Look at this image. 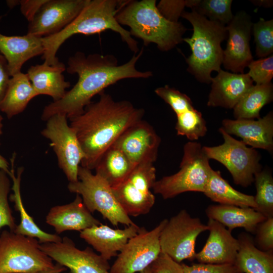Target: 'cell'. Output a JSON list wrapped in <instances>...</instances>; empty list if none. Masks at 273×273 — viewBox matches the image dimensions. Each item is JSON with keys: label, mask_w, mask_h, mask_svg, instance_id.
<instances>
[{"label": "cell", "mask_w": 273, "mask_h": 273, "mask_svg": "<svg viewBox=\"0 0 273 273\" xmlns=\"http://www.w3.org/2000/svg\"><path fill=\"white\" fill-rule=\"evenodd\" d=\"M205 213L209 219L219 222L231 232L242 228L254 233L258 224L267 218L252 208L222 204L209 205Z\"/></svg>", "instance_id": "26"}, {"label": "cell", "mask_w": 273, "mask_h": 273, "mask_svg": "<svg viewBox=\"0 0 273 273\" xmlns=\"http://www.w3.org/2000/svg\"><path fill=\"white\" fill-rule=\"evenodd\" d=\"M37 95L27 74L18 73L11 76L5 94L0 101V111L8 118L22 112Z\"/></svg>", "instance_id": "28"}, {"label": "cell", "mask_w": 273, "mask_h": 273, "mask_svg": "<svg viewBox=\"0 0 273 273\" xmlns=\"http://www.w3.org/2000/svg\"><path fill=\"white\" fill-rule=\"evenodd\" d=\"M218 131L223 138V143L214 147L203 146L206 155L209 159H214L223 165L236 185L248 187L254 182V175L261 170L260 155L255 149L234 139L222 127Z\"/></svg>", "instance_id": "9"}, {"label": "cell", "mask_w": 273, "mask_h": 273, "mask_svg": "<svg viewBox=\"0 0 273 273\" xmlns=\"http://www.w3.org/2000/svg\"><path fill=\"white\" fill-rule=\"evenodd\" d=\"M88 0H48L29 22L27 34L45 37L56 34L79 15Z\"/></svg>", "instance_id": "16"}, {"label": "cell", "mask_w": 273, "mask_h": 273, "mask_svg": "<svg viewBox=\"0 0 273 273\" xmlns=\"http://www.w3.org/2000/svg\"><path fill=\"white\" fill-rule=\"evenodd\" d=\"M7 173L0 170V229L8 226L14 231L16 224L8 202L10 190V181Z\"/></svg>", "instance_id": "37"}, {"label": "cell", "mask_w": 273, "mask_h": 273, "mask_svg": "<svg viewBox=\"0 0 273 273\" xmlns=\"http://www.w3.org/2000/svg\"><path fill=\"white\" fill-rule=\"evenodd\" d=\"M273 100L271 82L253 85L233 108L236 119H258L261 109Z\"/></svg>", "instance_id": "31"}, {"label": "cell", "mask_w": 273, "mask_h": 273, "mask_svg": "<svg viewBox=\"0 0 273 273\" xmlns=\"http://www.w3.org/2000/svg\"><path fill=\"white\" fill-rule=\"evenodd\" d=\"M55 265L36 239L10 230L1 232L0 273H37Z\"/></svg>", "instance_id": "7"}, {"label": "cell", "mask_w": 273, "mask_h": 273, "mask_svg": "<svg viewBox=\"0 0 273 273\" xmlns=\"http://www.w3.org/2000/svg\"><path fill=\"white\" fill-rule=\"evenodd\" d=\"M160 143L153 126L142 119L126 129L112 146L123 152L135 166L143 163H154Z\"/></svg>", "instance_id": "17"}, {"label": "cell", "mask_w": 273, "mask_h": 273, "mask_svg": "<svg viewBox=\"0 0 273 273\" xmlns=\"http://www.w3.org/2000/svg\"><path fill=\"white\" fill-rule=\"evenodd\" d=\"M140 272V273H152L150 266L146 268L145 269H144V270H143Z\"/></svg>", "instance_id": "50"}, {"label": "cell", "mask_w": 273, "mask_h": 273, "mask_svg": "<svg viewBox=\"0 0 273 273\" xmlns=\"http://www.w3.org/2000/svg\"><path fill=\"white\" fill-rule=\"evenodd\" d=\"M253 24L251 16L241 10L226 25L227 42L222 64L226 70L244 73L245 67L253 60L250 46Z\"/></svg>", "instance_id": "15"}, {"label": "cell", "mask_w": 273, "mask_h": 273, "mask_svg": "<svg viewBox=\"0 0 273 273\" xmlns=\"http://www.w3.org/2000/svg\"><path fill=\"white\" fill-rule=\"evenodd\" d=\"M143 49L134 54L126 63L118 65L113 55L89 54L76 52L68 61L67 72L78 76L73 87L66 92L60 100L46 106L42 111L41 119L47 121L56 114H65L69 119L84 111L92 99L109 86L127 78H148L153 76L150 71L136 69V64L142 55Z\"/></svg>", "instance_id": "1"}, {"label": "cell", "mask_w": 273, "mask_h": 273, "mask_svg": "<svg viewBox=\"0 0 273 273\" xmlns=\"http://www.w3.org/2000/svg\"><path fill=\"white\" fill-rule=\"evenodd\" d=\"M186 7L185 1L162 0L157 5L161 14L167 20L177 22Z\"/></svg>", "instance_id": "41"}, {"label": "cell", "mask_w": 273, "mask_h": 273, "mask_svg": "<svg viewBox=\"0 0 273 273\" xmlns=\"http://www.w3.org/2000/svg\"><path fill=\"white\" fill-rule=\"evenodd\" d=\"M252 30L256 45V55L263 58L273 52V19L265 20L260 18L253 24Z\"/></svg>", "instance_id": "35"}, {"label": "cell", "mask_w": 273, "mask_h": 273, "mask_svg": "<svg viewBox=\"0 0 273 273\" xmlns=\"http://www.w3.org/2000/svg\"><path fill=\"white\" fill-rule=\"evenodd\" d=\"M128 1L88 0L79 15L59 32L42 37L44 63L54 65L59 62L56 53L61 46L73 35H92L111 30L119 34L134 54L139 51L138 42L129 31L116 21V15Z\"/></svg>", "instance_id": "3"}, {"label": "cell", "mask_w": 273, "mask_h": 273, "mask_svg": "<svg viewBox=\"0 0 273 273\" xmlns=\"http://www.w3.org/2000/svg\"><path fill=\"white\" fill-rule=\"evenodd\" d=\"M11 77L7 62L0 53V101L5 94Z\"/></svg>", "instance_id": "44"}, {"label": "cell", "mask_w": 273, "mask_h": 273, "mask_svg": "<svg viewBox=\"0 0 273 273\" xmlns=\"http://www.w3.org/2000/svg\"><path fill=\"white\" fill-rule=\"evenodd\" d=\"M232 3V0H198L191 10L210 21L226 26L234 17Z\"/></svg>", "instance_id": "34"}, {"label": "cell", "mask_w": 273, "mask_h": 273, "mask_svg": "<svg viewBox=\"0 0 273 273\" xmlns=\"http://www.w3.org/2000/svg\"><path fill=\"white\" fill-rule=\"evenodd\" d=\"M167 219H164L153 229L141 227L130 238L111 266V273H135L149 266L161 253L160 236Z\"/></svg>", "instance_id": "13"}, {"label": "cell", "mask_w": 273, "mask_h": 273, "mask_svg": "<svg viewBox=\"0 0 273 273\" xmlns=\"http://www.w3.org/2000/svg\"><path fill=\"white\" fill-rule=\"evenodd\" d=\"M184 273H242L234 264L181 263Z\"/></svg>", "instance_id": "40"}, {"label": "cell", "mask_w": 273, "mask_h": 273, "mask_svg": "<svg viewBox=\"0 0 273 273\" xmlns=\"http://www.w3.org/2000/svg\"><path fill=\"white\" fill-rule=\"evenodd\" d=\"M40 248L52 260L68 268L70 273H111L108 260L89 247L77 248L68 237L59 242L40 244Z\"/></svg>", "instance_id": "14"}, {"label": "cell", "mask_w": 273, "mask_h": 273, "mask_svg": "<svg viewBox=\"0 0 273 273\" xmlns=\"http://www.w3.org/2000/svg\"><path fill=\"white\" fill-rule=\"evenodd\" d=\"M116 19L120 25L129 26L131 35L141 39L145 46L154 43L162 52L181 43L187 30L181 23L165 18L157 8L156 0H129L117 13Z\"/></svg>", "instance_id": "4"}, {"label": "cell", "mask_w": 273, "mask_h": 273, "mask_svg": "<svg viewBox=\"0 0 273 273\" xmlns=\"http://www.w3.org/2000/svg\"><path fill=\"white\" fill-rule=\"evenodd\" d=\"M19 1H7V3L9 7L12 8L18 4H19Z\"/></svg>", "instance_id": "48"}, {"label": "cell", "mask_w": 273, "mask_h": 273, "mask_svg": "<svg viewBox=\"0 0 273 273\" xmlns=\"http://www.w3.org/2000/svg\"><path fill=\"white\" fill-rule=\"evenodd\" d=\"M247 73L255 84H266L271 82L273 77L272 54L257 60H253L248 66Z\"/></svg>", "instance_id": "38"}, {"label": "cell", "mask_w": 273, "mask_h": 273, "mask_svg": "<svg viewBox=\"0 0 273 273\" xmlns=\"http://www.w3.org/2000/svg\"><path fill=\"white\" fill-rule=\"evenodd\" d=\"M237 239L240 247L235 265L242 273H273V250L259 249L253 238L245 233Z\"/></svg>", "instance_id": "27"}, {"label": "cell", "mask_w": 273, "mask_h": 273, "mask_svg": "<svg viewBox=\"0 0 273 273\" xmlns=\"http://www.w3.org/2000/svg\"><path fill=\"white\" fill-rule=\"evenodd\" d=\"M209 160L200 143H187L184 147L179 170L156 180L152 188L154 193L164 199L187 192L203 193L212 169Z\"/></svg>", "instance_id": "6"}, {"label": "cell", "mask_w": 273, "mask_h": 273, "mask_svg": "<svg viewBox=\"0 0 273 273\" xmlns=\"http://www.w3.org/2000/svg\"><path fill=\"white\" fill-rule=\"evenodd\" d=\"M41 134L51 141L58 165L70 183L78 180V171L85 155L74 129L65 114H56L47 120Z\"/></svg>", "instance_id": "12"}, {"label": "cell", "mask_w": 273, "mask_h": 273, "mask_svg": "<svg viewBox=\"0 0 273 273\" xmlns=\"http://www.w3.org/2000/svg\"><path fill=\"white\" fill-rule=\"evenodd\" d=\"M141 227L136 224L123 229H114L101 224L80 232V237L100 253L103 258L109 260L117 256L128 241L135 236Z\"/></svg>", "instance_id": "21"}, {"label": "cell", "mask_w": 273, "mask_h": 273, "mask_svg": "<svg viewBox=\"0 0 273 273\" xmlns=\"http://www.w3.org/2000/svg\"><path fill=\"white\" fill-rule=\"evenodd\" d=\"M207 105L233 109L254 84L247 73H235L221 69L211 79Z\"/></svg>", "instance_id": "20"}, {"label": "cell", "mask_w": 273, "mask_h": 273, "mask_svg": "<svg viewBox=\"0 0 273 273\" xmlns=\"http://www.w3.org/2000/svg\"><path fill=\"white\" fill-rule=\"evenodd\" d=\"M3 120V117L2 116V115H0V135L3 133V125L2 123Z\"/></svg>", "instance_id": "49"}, {"label": "cell", "mask_w": 273, "mask_h": 273, "mask_svg": "<svg viewBox=\"0 0 273 273\" xmlns=\"http://www.w3.org/2000/svg\"><path fill=\"white\" fill-rule=\"evenodd\" d=\"M46 222L53 226L58 234L68 231L81 232L102 224L93 216L81 196L77 194L72 202L51 208L46 216Z\"/></svg>", "instance_id": "22"}, {"label": "cell", "mask_w": 273, "mask_h": 273, "mask_svg": "<svg viewBox=\"0 0 273 273\" xmlns=\"http://www.w3.org/2000/svg\"><path fill=\"white\" fill-rule=\"evenodd\" d=\"M134 167L123 152L112 146L102 154L94 169L112 188L122 182Z\"/></svg>", "instance_id": "30"}, {"label": "cell", "mask_w": 273, "mask_h": 273, "mask_svg": "<svg viewBox=\"0 0 273 273\" xmlns=\"http://www.w3.org/2000/svg\"><path fill=\"white\" fill-rule=\"evenodd\" d=\"M48 0L19 1L20 10L29 22H31L41 7Z\"/></svg>", "instance_id": "43"}, {"label": "cell", "mask_w": 273, "mask_h": 273, "mask_svg": "<svg viewBox=\"0 0 273 273\" xmlns=\"http://www.w3.org/2000/svg\"><path fill=\"white\" fill-rule=\"evenodd\" d=\"M255 246L264 251L273 250V217L267 218L258 224L255 231Z\"/></svg>", "instance_id": "39"}, {"label": "cell", "mask_w": 273, "mask_h": 273, "mask_svg": "<svg viewBox=\"0 0 273 273\" xmlns=\"http://www.w3.org/2000/svg\"><path fill=\"white\" fill-rule=\"evenodd\" d=\"M65 70V65L60 62L54 65L43 63L30 66L26 74L37 96H49L55 102L64 97L66 89L70 86L63 74Z\"/></svg>", "instance_id": "24"}, {"label": "cell", "mask_w": 273, "mask_h": 273, "mask_svg": "<svg viewBox=\"0 0 273 273\" xmlns=\"http://www.w3.org/2000/svg\"><path fill=\"white\" fill-rule=\"evenodd\" d=\"M181 17L192 25L191 37L183 38L192 51L186 59L187 71L200 82L211 83L212 72L221 69L223 52L221 43L228 37L226 26L208 20L194 10L184 11Z\"/></svg>", "instance_id": "5"}, {"label": "cell", "mask_w": 273, "mask_h": 273, "mask_svg": "<svg viewBox=\"0 0 273 273\" xmlns=\"http://www.w3.org/2000/svg\"><path fill=\"white\" fill-rule=\"evenodd\" d=\"M44 52L42 37L29 34L8 36L0 33V53L6 59L11 76L21 72L28 60Z\"/></svg>", "instance_id": "23"}, {"label": "cell", "mask_w": 273, "mask_h": 273, "mask_svg": "<svg viewBox=\"0 0 273 273\" xmlns=\"http://www.w3.org/2000/svg\"><path fill=\"white\" fill-rule=\"evenodd\" d=\"M222 128L228 134L242 139L246 145L254 149L273 150V113L268 112L262 118L254 119H224Z\"/></svg>", "instance_id": "19"}, {"label": "cell", "mask_w": 273, "mask_h": 273, "mask_svg": "<svg viewBox=\"0 0 273 273\" xmlns=\"http://www.w3.org/2000/svg\"><path fill=\"white\" fill-rule=\"evenodd\" d=\"M208 231L207 225L199 218L193 217L185 209L171 217L161 231V252L181 263L184 260L195 259L196 242L201 233Z\"/></svg>", "instance_id": "10"}, {"label": "cell", "mask_w": 273, "mask_h": 273, "mask_svg": "<svg viewBox=\"0 0 273 273\" xmlns=\"http://www.w3.org/2000/svg\"><path fill=\"white\" fill-rule=\"evenodd\" d=\"M99 100L91 102L81 114L70 119L85 157L82 167L94 169L102 154L112 147L129 127L143 119V109L129 101H115L104 92Z\"/></svg>", "instance_id": "2"}, {"label": "cell", "mask_w": 273, "mask_h": 273, "mask_svg": "<svg viewBox=\"0 0 273 273\" xmlns=\"http://www.w3.org/2000/svg\"><path fill=\"white\" fill-rule=\"evenodd\" d=\"M66 270V268L61 265L57 263L55 266L51 268L46 269L37 273H61Z\"/></svg>", "instance_id": "45"}, {"label": "cell", "mask_w": 273, "mask_h": 273, "mask_svg": "<svg viewBox=\"0 0 273 273\" xmlns=\"http://www.w3.org/2000/svg\"><path fill=\"white\" fill-rule=\"evenodd\" d=\"M155 94L168 104L176 115L194 108L191 99L173 87L165 85L155 89Z\"/></svg>", "instance_id": "36"}, {"label": "cell", "mask_w": 273, "mask_h": 273, "mask_svg": "<svg viewBox=\"0 0 273 273\" xmlns=\"http://www.w3.org/2000/svg\"><path fill=\"white\" fill-rule=\"evenodd\" d=\"M204 194L219 204L240 207L256 208L254 196L247 195L233 188L222 177L219 171L211 170Z\"/></svg>", "instance_id": "29"}, {"label": "cell", "mask_w": 273, "mask_h": 273, "mask_svg": "<svg viewBox=\"0 0 273 273\" xmlns=\"http://www.w3.org/2000/svg\"><path fill=\"white\" fill-rule=\"evenodd\" d=\"M1 18H2V17H1V16H0V20L1 19Z\"/></svg>", "instance_id": "51"}, {"label": "cell", "mask_w": 273, "mask_h": 273, "mask_svg": "<svg viewBox=\"0 0 273 273\" xmlns=\"http://www.w3.org/2000/svg\"><path fill=\"white\" fill-rule=\"evenodd\" d=\"M16 155L14 153L11 158V167L9 175L13 181L12 189L13 193L10 196V200L14 203L15 210L19 212L20 222L16 225L14 233L23 236L32 237L38 240L40 244L57 243L62 241V238L58 235L50 234L40 229L27 212L24 208L20 192V183L23 168H18L16 174L15 173L14 162Z\"/></svg>", "instance_id": "25"}, {"label": "cell", "mask_w": 273, "mask_h": 273, "mask_svg": "<svg viewBox=\"0 0 273 273\" xmlns=\"http://www.w3.org/2000/svg\"><path fill=\"white\" fill-rule=\"evenodd\" d=\"M156 180L154 163H143L112 189L125 212L129 216H138L147 214L153 207L155 197L151 189Z\"/></svg>", "instance_id": "11"}, {"label": "cell", "mask_w": 273, "mask_h": 273, "mask_svg": "<svg viewBox=\"0 0 273 273\" xmlns=\"http://www.w3.org/2000/svg\"><path fill=\"white\" fill-rule=\"evenodd\" d=\"M251 2L256 6L265 8H270L273 4V1L270 0H255Z\"/></svg>", "instance_id": "46"}, {"label": "cell", "mask_w": 273, "mask_h": 273, "mask_svg": "<svg viewBox=\"0 0 273 273\" xmlns=\"http://www.w3.org/2000/svg\"><path fill=\"white\" fill-rule=\"evenodd\" d=\"M175 128L177 134L193 141L205 136L207 131L206 122L202 113L195 108L176 115Z\"/></svg>", "instance_id": "33"}, {"label": "cell", "mask_w": 273, "mask_h": 273, "mask_svg": "<svg viewBox=\"0 0 273 273\" xmlns=\"http://www.w3.org/2000/svg\"><path fill=\"white\" fill-rule=\"evenodd\" d=\"M67 188L70 192L81 196L85 206L92 213L98 211L113 225L122 224L128 226L135 223L121 207L112 188L90 170L80 165L78 180L69 182Z\"/></svg>", "instance_id": "8"}, {"label": "cell", "mask_w": 273, "mask_h": 273, "mask_svg": "<svg viewBox=\"0 0 273 273\" xmlns=\"http://www.w3.org/2000/svg\"><path fill=\"white\" fill-rule=\"evenodd\" d=\"M207 225L209 236L203 248L196 253L195 259L202 263L235 264L240 247L238 239L214 220L209 219Z\"/></svg>", "instance_id": "18"}, {"label": "cell", "mask_w": 273, "mask_h": 273, "mask_svg": "<svg viewBox=\"0 0 273 273\" xmlns=\"http://www.w3.org/2000/svg\"><path fill=\"white\" fill-rule=\"evenodd\" d=\"M150 267L152 273H184L181 263L175 261L162 252Z\"/></svg>", "instance_id": "42"}, {"label": "cell", "mask_w": 273, "mask_h": 273, "mask_svg": "<svg viewBox=\"0 0 273 273\" xmlns=\"http://www.w3.org/2000/svg\"><path fill=\"white\" fill-rule=\"evenodd\" d=\"M254 182L256 189L254 200L256 211L266 218L273 217V178L271 173L261 170L254 175Z\"/></svg>", "instance_id": "32"}, {"label": "cell", "mask_w": 273, "mask_h": 273, "mask_svg": "<svg viewBox=\"0 0 273 273\" xmlns=\"http://www.w3.org/2000/svg\"><path fill=\"white\" fill-rule=\"evenodd\" d=\"M1 145V143H0ZM0 170H3L9 174L10 172L9 163L7 160L0 154Z\"/></svg>", "instance_id": "47"}]
</instances>
